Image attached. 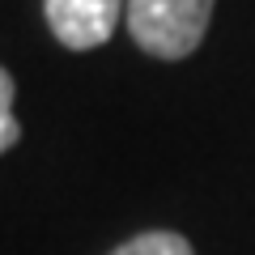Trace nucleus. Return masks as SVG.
Masks as SVG:
<instances>
[{
	"instance_id": "nucleus-1",
	"label": "nucleus",
	"mask_w": 255,
	"mask_h": 255,
	"mask_svg": "<svg viewBox=\"0 0 255 255\" xmlns=\"http://www.w3.org/2000/svg\"><path fill=\"white\" fill-rule=\"evenodd\" d=\"M217 0H128V34L153 60H187L204 43Z\"/></svg>"
},
{
	"instance_id": "nucleus-2",
	"label": "nucleus",
	"mask_w": 255,
	"mask_h": 255,
	"mask_svg": "<svg viewBox=\"0 0 255 255\" xmlns=\"http://www.w3.org/2000/svg\"><path fill=\"white\" fill-rule=\"evenodd\" d=\"M47 26L68 51H94L119 26V13H128V0H43Z\"/></svg>"
},
{
	"instance_id": "nucleus-3",
	"label": "nucleus",
	"mask_w": 255,
	"mask_h": 255,
	"mask_svg": "<svg viewBox=\"0 0 255 255\" xmlns=\"http://www.w3.org/2000/svg\"><path fill=\"white\" fill-rule=\"evenodd\" d=\"M111 255H196V251H191V243L183 234H174V230H145V234L119 243Z\"/></svg>"
},
{
	"instance_id": "nucleus-4",
	"label": "nucleus",
	"mask_w": 255,
	"mask_h": 255,
	"mask_svg": "<svg viewBox=\"0 0 255 255\" xmlns=\"http://www.w3.org/2000/svg\"><path fill=\"white\" fill-rule=\"evenodd\" d=\"M13 98H17L13 77H9V68H0V153H9L21 140V124H17V115H13Z\"/></svg>"
}]
</instances>
